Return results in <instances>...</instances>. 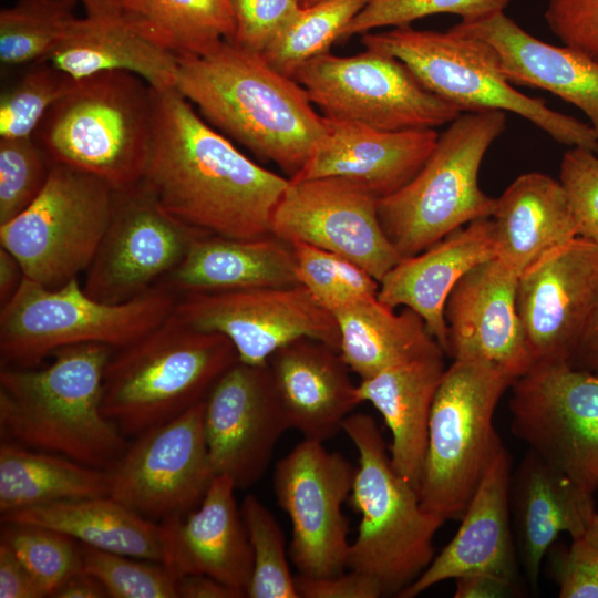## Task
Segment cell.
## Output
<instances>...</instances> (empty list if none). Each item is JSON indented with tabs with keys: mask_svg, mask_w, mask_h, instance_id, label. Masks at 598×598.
Instances as JSON below:
<instances>
[{
	"mask_svg": "<svg viewBox=\"0 0 598 598\" xmlns=\"http://www.w3.org/2000/svg\"><path fill=\"white\" fill-rule=\"evenodd\" d=\"M142 181L174 217L233 238L271 235L289 185L214 130L177 90L153 89V130Z\"/></svg>",
	"mask_w": 598,
	"mask_h": 598,
	"instance_id": "1",
	"label": "cell"
},
{
	"mask_svg": "<svg viewBox=\"0 0 598 598\" xmlns=\"http://www.w3.org/2000/svg\"><path fill=\"white\" fill-rule=\"evenodd\" d=\"M176 90L213 126L290 177L327 132L324 116L293 78L228 40L178 58Z\"/></svg>",
	"mask_w": 598,
	"mask_h": 598,
	"instance_id": "2",
	"label": "cell"
},
{
	"mask_svg": "<svg viewBox=\"0 0 598 598\" xmlns=\"http://www.w3.org/2000/svg\"><path fill=\"white\" fill-rule=\"evenodd\" d=\"M114 350L82 343L56 350L42 368L2 367V441L111 471L130 445L102 409L105 368Z\"/></svg>",
	"mask_w": 598,
	"mask_h": 598,
	"instance_id": "3",
	"label": "cell"
},
{
	"mask_svg": "<svg viewBox=\"0 0 598 598\" xmlns=\"http://www.w3.org/2000/svg\"><path fill=\"white\" fill-rule=\"evenodd\" d=\"M238 361L225 336L195 329L175 313L111 355L102 409L126 436H138L205 401Z\"/></svg>",
	"mask_w": 598,
	"mask_h": 598,
	"instance_id": "4",
	"label": "cell"
},
{
	"mask_svg": "<svg viewBox=\"0 0 598 598\" xmlns=\"http://www.w3.org/2000/svg\"><path fill=\"white\" fill-rule=\"evenodd\" d=\"M342 431L358 451L349 497L360 522L348 567L375 578L384 596L398 597L435 557L434 536L446 520L427 512L416 489L395 472L371 415L351 413Z\"/></svg>",
	"mask_w": 598,
	"mask_h": 598,
	"instance_id": "5",
	"label": "cell"
},
{
	"mask_svg": "<svg viewBox=\"0 0 598 598\" xmlns=\"http://www.w3.org/2000/svg\"><path fill=\"white\" fill-rule=\"evenodd\" d=\"M153 130V87L111 71L78 80L44 115L33 138L51 162L95 175L114 189L143 177Z\"/></svg>",
	"mask_w": 598,
	"mask_h": 598,
	"instance_id": "6",
	"label": "cell"
},
{
	"mask_svg": "<svg viewBox=\"0 0 598 598\" xmlns=\"http://www.w3.org/2000/svg\"><path fill=\"white\" fill-rule=\"evenodd\" d=\"M361 43L402 61L427 90L462 113H515L558 143L598 154V138L589 123L516 90L504 76L495 50L478 38L452 29L440 32L403 25L363 33Z\"/></svg>",
	"mask_w": 598,
	"mask_h": 598,
	"instance_id": "7",
	"label": "cell"
},
{
	"mask_svg": "<svg viewBox=\"0 0 598 598\" xmlns=\"http://www.w3.org/2000/svg\"><path fill=\"white\" fill-rule=\"evenodd\" d=\"M505 127L506 112L461 113L439 135L415 177L378 200L381 226L401 259L492 216L496 198L481 189L478 173L487 150Z\"/></svg>",
	"mask_w": 598,
	"mask_h": 598,
	"instance_id": "8",
	"label": "cell"
},
{
	"mask_svg": "<svg viewBox=\"0 0 598 598\" xmlns=\"http://www.w3.org/2000/svg\"><path fill=\"white\" fill-rule=\"evenodd\" d=\"M514 379L481 360H453L432 403L419 485L422 506L461 519L486 470L505 447L494 425L497 404Z\"/></svg>",
	"mask_w": 598,
	"mask_h": 598,
	"instance_id": "9",
	"label": "cell"
},
{
	"mask_svg": "<svg viewBox=\"0 0 598 598\" xmlns=\"http://www.w3.org/2000/svg\"><path fill=\"white\" fill-rule=\"evenodd\" d=\"M177 296L158 286L125 302L89 296L79 278L49 288L27 277L0 310L2 367H37L56 350L82 343L124 348L166 321Z\"/></svg>",
	"mask_w": 598,
	"mask_h": 598,
	"instance_id": "10",
	"label": "cell"
},
{
	"mask_svg": "<svg viewBox=\"0 0 598 598\" xmlns=\"http://www.w3.org/2000/svg\"><path fill=\"white\" fill-rule=\"evenodd\" d=\"M114 188L102 178L52 162L47 183L18 216L0 225V247L24 277L49 288L86 271L109 226Z\"/></svg>",
	"mask_w": 598,
	"mask_h": 598,
	"instance_id": "11",
	"label": "cell"
},
{
	"mask_svg": "<svg viewBox=\"0 0 598 598\" xmlns=\"http://www.w3.org/2000/svg\"><path fill=\"white\" fill-rule=\"evenodd\" d=\"M292 78L323 116L378 130L435 128L462 113L427 90L402 61L373 49L349 56L323 53Z\"/></svg>",
	"mask_w": 598,
	"mask_h": 598,
	"instance_id": "12",
	"label": "cell"
},
{
	"mask_svg": "<svg viewBox=\"0 0 598 598\" xmlns=\"http://www.w3.org/2000/svg\"><path fill=\"white\" fill-rule=\"evenodd\" d=\"M511 430L582 492H598V374L535 362L511 385Z\"/></svg>",
	"mask_w": 598,
	"mask_h": 598,
	"instance_id": "13",
	"label": "cell"
},
{
	"mask_svg": "<svg viewBox=\"0 0 598 598\" xmlns=\"http://www.w3.org/2000/svg\"><path fill=\"white\" fill-rule=\"evenodd\" d=\"M205 233L169 214L142 179L114 189L111 219L83 288L104 302L135 299L162 286Z\"/></svg>",
	"mask_w": 598,
	"mask_h": 598,
	"instance_id": "14",
	"label": "cell"
},
{
	"mask_svg": "<svg viewBox=\"0 0 598 598\" xmlns=\"http://www.w3.org/2000/svg\"><path fill=\"white\" fill-rule=\"evenodd\" d=\"M355 467L323 442L303 439L275 468L279 506L292 525L290 558L299 574L338 575L348 567L350 544L342 504L349 497Z\"/></svg>",
	"mask_w": 598,
	"mask_h": 598,
	"instance_id": "15",
	"label": "cell"
},
{
	"mask_svg": "<svg viewBox=\"0 0 598 598\" xmlns=\"http://www.w3.org/2000/svg\"><path fill=\"white\" fill-rule=\"evenodd\" d=\"M174 313L189 327L228 338L238 361L249 365H265L301 338L340 348L334 316L301 285L182 295Z\"/></svg>",
	"mask_w": 598,
	"mask_h": 598,
	"instance_id": "16",
	"label": "cell"
},
{
	"mask_svg": "<svg viewBox=\"0 0 598 598\" xmlns=\"http://www.w3.org/2000/svg\"><path fill=\"white\" fill-rule=\"evenodd\" d=\"M216 476L204 431V401L147 430L110 471V495L135 513L183 516L204 498Z\"/></svg>",
	"mask_w": 598,
	"mask_h": 598,
	"instance_id": "17",
	"label": "cell"
},
{
	"mask_svg": "<svg viewBox=\"0 0 598 598\" xmlns=\"http://www.w3.org/2000/svg\"><path fill=\"white\" fill-rule=\"evenodd\" d=\"M378 200L342 177L289 178L270 233L289 245L305 243L348 258L380 282L401 258L381 226Z\"/></svg>",
	"mask_w": 598,
	"mask_h": 598,
	"instance_id": "18",
	"label": "cell"
},
{
	"mask_svg": "<svg viewBox=\"0 0 598 598\" xmlns=\"http://www.w3.org/2000/svg\"><path fill=\"white\" fill-rule=\"evenodd\" d=\"M517 311L535 362H568L598 301V244L577 236L518 277Z\"/></svg>",
	"mask_w": 598,
	"mask_h": 598,
	"instance_id": "19",
	"label": "cell"
},
{
	"mask_svg": "<svg viewBox=\"0 0 598 598\" xmlns=\"http://www.w3.org/2000/svg\"><path fill=\"white\" fill-rule=\"evenodd\" d=\"M287 430L266 364L237 361L204 401V431L213 470L228 476L237 489L248 488L264 476Z\"/></svg>",
	"mask_w": 598,
	"mask_h": 598,
	"instance_id": "20",
	"label": "cell"
},
{
	"mask_svg": "<svg viewBox=\"0 0 598 598\" xmlns=\"http://www.w3.org/2000/svg\"><path fill=\"white\" fill-rule=\"evenodd\" d=\"M519 274L498 258L467 271L447 297L445 354L488 362L514 380L534 364L517 311Z\"/></svg>",
	"mask_w": 598,
	"mask_h": 598,
	"instance_id": "21",
	"label": "cell"
},
{
	"mask_svg": "<svg viewBox=\"0 0 598 598\" xmlns=\"http://www.w3.org/2000/svg\"><path fill=\"white\" fill-rule=\"evenodd\" d=\"M511 464L504 447L483 475L454 537L399 598H414L442 581L473 573L518 581L519 559L509 508Z\"/></svg>",
	"mask_w": 598,
	"mask_h": 598,
	"instance_id": "22",
	"label": "cell"
},
{
	"mask_svg": "<svg viewBox=\"0 0 598 598\" xmlns=\"http://www.w3.org/2000/svg\"><path fill=\"white\" fill-rule=\"evenodd\" d=\"M324 118V136L301 171L290 179L342 177L363 186L378 199L411 182L439 138L434 128L383 131Z\"/></svg>",
	"mask_w": 598,
	"mask_h": 598,
	"instance_id": "23",
	"label": "cell"
},
{
	"mask_svg": "<svg viewBox=\"0 0 598 598\" xmlns=\"http://www.w3.org/2000/svg\"><path fill=\"white\" fill-rule=\"evenodd\" d=\"M236 489L228 476L216 475L197 507L162 520V564L177 579L207 575L246 595L252 555Z\"/></svg>",
	"mask_w": 598,
	"mask_h": 598,
	"instance_id": "24",
	"label": "cell"
},
{
	"mask_svg": "<svg viewBox=\"0 0 598 598\" xmlns=\"http://www.w3.org/2000/svg\"><path fill=\"white\" fill-rule=\"evenodd\" d=\"M266 365L289 429L305 439L333 437L360 403L339 351L321 341L297 339L274 352Z\"/></svg>",
	"mask_w": 598,
	"mask_h": 598,
	"instance_id": "25",
	"label": "cell"
},
{
	"mask_svg": "<svg viewBox=\"0 0 598 598\" xmlns=\"http://www.w3.org/2000/svg\"><path fill=\"white\" fill-rule=\"evenodd\" d=\"M509 508L519 565L532 588L558 536L584 537L597 511L595 496L529 448L512 471Z\"/></svg>",
	"mask_w": 598,
	"mask_h": 598,
	"instance_id": "26",
	"label": "cell"
},
{
	"mask_svg": "<svg viewBox=\"0 0 598 598\" xmlns=\"http://www.w3.org/2000/svg\"><path fill=\"white\" fill-rule=\"evenodd\" d=\"M451 29L492 45L504 76L513 85L546 90L578 107L598 138L597 62L570 47L533 37L504 12L461 21Z\"/></svg>",
	"mask_w": 598,
	"mask_h": 598,
	"instance_id": "27",
	"label": "cell"
},
{
	"mask_svg": "<svg viewBox=\"0 0 598 598\" xmlns=\"http://www.w3.org/2000/svg\"><path fill=\"white\" fill-rule=\"evenodd\" d=\"M495 257L491 217L473 220L420 254L402 258L379 282L378 299L393 309L415 311L445 353L448 295L467 271Z\"/></svg>",
	"mask_w": 598,
	"mask_h": 598,
	"instance_id": "28",
	"label": "cell"
},
{
	"mask_svg": "<svg viewBox=\"0 0 598 598\" xmlns=\"http://www.w3.org/2000/svg\"><path fill=\"white\" fill-rule=\"evenodd\" d=\"M300 285L289 244L268 235L233 238L198 236L178 267L162 283L177 297L250 288Z\"/></svg>",
	"mask_w": 598,
	"mask_h": 598,
	"instance_id": "29",
	"label": "cell"
},
{
	"mask_svg": "<svg viewBox=\"0 0 598 598\" xmlns=\"http://www.w3.org/2000/svg\"><path fill=\"white\" fill-rule=\"evenodd\" d=\"M491 219L496 258L519 275L553 248L578 236L563 184L539 172L516 177L495 199Z\"/></svg>",
	"mask_w": 598,
	"mask_h": 598,
	"instance_id": "30",
	"label": "cell"
},
{
	"mask_svg": "<svg viewBox=\"0 0 598 598\" xmlns=\"http://www.w3.org/2000/svg\"><path fill=\"white\" fill-rule=\"evenodd\" d=\"M443 357L406 362L361 380L357 385L359 402L371 403L391 432L389 454L393 468L416 492L425 457L432 403L446 369Z\"/></svg>",
	"mask_w": 598,
	"mask_h": 598,
	"instance_id": "31",
	"label": "cell"
},
{
	"mask_svg": "<svg viewBox=\"0 0 598 598\" xmlns=\"http://www.w3.org/2000/svg\"><path fill=\"white\" fill-rule=\"evenodd\" d=\"M45 60L74 80L123 71L155 90L174 89L177 83L178 58L142 35L123 17L79 18Z\"/></svg>",
	"mask_w": 598,
	"mask_h": 598,
	"instance_id": "32",
	"label": "cell"
},
{
	"mask_svg": "<svg viewBox=\"0 0 598 598\" xmlns=\"http://www.w3.org/2000/svg\"><path fill=\"white\" fill-rule=\"evenodd\" d=\"M1 523L42 526L95 549L163 563L161 524L111 496L31 507L1 515Z\"/></svg>",
	"mask_w": 598,
	"mask_h": 598,
	"instance_id": "33",
	"label": "cell"
},
{
	"mask_svg": "<svg viewBox=\"0 0 598 598\" xmlns=\"http://www.w3.org/2000/svg\"><path fill=\"white\" fill-rule=\"evenodd\" d=\"M395 309L378 298L338 310L339 353L361 380L417 359L445 354L412 309Z\"/></svg>",
	"mask_w": 598,
	"mask_h": 598,
	"instance_id": "34",
	"label": "cell"
},
{
	"mask_svg": "<svg viewBox=\"0 0 598 598\" xmlns=\"http://www.w3.org/2000/svg\"><path fill=\"white\" fill-rule=\"evenodd\" d=\"M110 482V471L1 441V515L58 502L109 496Z\"/></svg>",
	"mask_w": 598,
	"mask_h": 598,
	"instance_id": "35",
	"label": "cell"
},
{
	"mask_svg": "<svg viewBox=\"0 0 598 598\" xmlns=\"http://www.w3.org/2000/svg\"><path fill=\"white\" fill-rule=\"evenodd\" d=\"M122 16L142 35L177 58L230 40V0H121Z\"/></svg>",
	"mask_w": 598,
	"mask_h": 598,
	"instance_id": "36",
	"label": "cell"
},
{
	"mask_svg": "<svg viewBox=\"0 0 598 598\" xmlns=\"http://www.w3.org/2000/svg\"><path fill=\"white\" fill-rule=\"evenodd\" d=\"M79 0H17L0 11V61L6 66L45 60L79 19Z\"/></svg>",
	"mask_w": 598,
	"mask_h": 598,
	"instance_id": "37",
	"label": "cell"
},
{
	"mask_svg": "<svg viewBox=\"0 0 598 598\" xmlns=\"http://www.w3.org/2000/svg\"><path fill=\"white\" fill-rule=\"evenodd\" d=\"M368 1L321 0L302 6L262 52V58L274 69L292 78L300 65L329 52Z\"/></svg>",
	"mask_w": 598,
	"mask_h": 598,
	"instance_id": "38",
	"label": "cell"
},
{
	"mask_svg": "<svg viewBox=\"0 0 598 598\" xmlns=\"http://www.w3.org/2000/svg\"><path fill=\"white\" fill-rule=\"evenodd\" d=\"M297 278L331 313L378 298L379 281L348 258L305 244H290Z\"/></svg>",
	"mask_w": 598,
	"mask_h": 598,
	"instance_id": "39",
	"label": "cell"
},
{
	"mask_svg": "<svg viewBox=\"0 0 598 598\" xmlns=\"http://www.w3.org/2000/svg\"><path fill=\"white\" fill-rule=\"evenodd\" d=\"M252 555V571L246 597L299 598L286 555L283 532L275 516L252 494L240 505Z\"/></svg>",
	"mask_w": 598,
	"mask_h": 598,
	"instance_id": "40",
	"label": "cell"
},
{
	"mask_svg": "<svg viewBox=\"0 0 598 598\" xmlns=\"http://www.w3.org/2000/svg\"><path fill=\"white\" fill-rule=\"evenodd\" d=\"M0 543L7 545L34 577L47 597L83 570L82 546L51 528L2 523Z\"/></svg>",
	"mask_w": 598,
	"mask_h": 598,
	"instance_id": "41",
	"label": "cell"
},
{
	"mask_svg": "<svg viewBox=\"0 0 598 598\" xmlns=\"http://www.w3.org/2000/svg\"><path fill=\"white\" fill-rule=\"evenodd\" d=\"M76 81L47 60L32 63V68L1 94L0 137L33 136L47 112Z\"/></svg>",
	"mask_w": 598,
	"mask_h": 598,
	"instance_id": "42",
	"label": "cell"
},
{
	"mask_svg": "<svg viewBox=\"0 0 598 598\" xmlns=\"http://www.w3.org/2000/svg\"><path fill=\"white\" fill-rule=\"evenodd\" d=\"M82 546L83 570L112 598H178L177 578L162 563Z\"/></svg>",
	"mask_w": 598,
	"mask_h": 598,
	"instance_id": "43",
	"label": "cell"
},
{
	"mask_svg": "<svg viewBox=\"0 0 598 598\" xmlns=\"http://www.w3.org/2000/svg\"><path fill=\"white\" fill-rule=\"evenodd\" d=\"M511 0H369L346 27L340 40L383 27H403L433 14L451 13L473 22L504 12Z\"/></svg>",
	"mask_w": 598,
	"mask_h": 598,
	"instance_id": "44",
	"label": "cell"
},
{
	"mask_svg": "<svg viewBox=\"0 0 598 598\" xmlns=\"http://www.w3.org/2000/svg\"><path fill=\"white\" fill-rule=\"evenodd\" d=\"M51 165L33 136L0 137V225L18 216L37 198Z\"/></svg>",
	"mask_w": 598,
	"mask_h": 598,
	"instance_id": "45",
	"label": "cell"
},
{
	"mask_svg": "<svg viewBox=\"0 0 598 598\" xmlns=\"http://www.w3.org/2000/svg\"><path fill=\"white\" fill-rule=\"evenodd\" d=\"M235 45L262 54L301 9L300 0H230Z\"/></svg>",
	"mask_w": 598,
	"mask_h": 598,
	"instance_id": "46",
	"label": "cell"
},
{
	"mask_svg": "<svg viewBox=\"0 0 598 598\" xmlns=\"http://www.w3.org/2000/svg\"><path fill=\"white\" fill-rule=\"evenodd\" d=\"M559 181L569 197L578 236L598 244V154L569 147L560 163Z\"/></svg>",
	"mask_w": 598,
	"mask_h": 598,
	"instance_id": "47",
	"label": "cell"
},
{
	"mask_svg": "<svg viewBox=\"0 0 598 598\" xmlns=\"http://www.w3.org/2000/svg\"><path fill=\"white\" fill-rule=\"evenodd\" d=\"M544 17L564 45L598 63V0H549Z\"/></svg>",
	"mask_w": 598,
	"mask_h": 598,
	"instance_id": "48",
	"label": "cell"
},
{
	"mask_svg": "<svg viewBox=\"0 0 598 598\" xmlns=\"http://www.w3.org/2000/svg\"><path fill=\"white\" fill-rule=\"evenodd\" d=\"M551 569L559 598H598V546L585 537L556 551Z\"/></svg>",
	"mask_w": 598,
	"mask_h": 598,
	"instance_id": "49",
	"label": "cell"
},
{
	"mask_svg": "<svg viewBox=\"0 0 598 598\" xmlns=\"http://www.w3.org/2000/svg\"><path fill=\"white\" fill-rule=\"evenodd\" d=\"M299 598H378L383 595L372 576L351 569L327 577L295 576Z\"/></svg>",
	"mask_w": 598,
	"mask_h": 598,
	"instance_id": "50",
	"label": "cell"
},
{
	"mask_svg": "<svg viewBox=\"0 0 598 598\" xmlns=\"http://www.w3.org/2000/svg\"><path fill=\"white\" fill-rule=\"evenodd\" d=\"M43 589L12 550L0 543V598H43Z\"/></svg>",
	"mask_w": 598,
	"mask_h": 598,
	"instance_id": "51",
	"label": "cell"
},
{
	"mask_svg": "<svg viewBox=\"0 0 598 598\" xmlns=\"http://www.w3.org/2000/svg\"><path fill=\"white\" fill-rule=\"evenodd\" d=\"M455 598H506L523 594L518 581L491 573H473L457 577Z\"/></svg>",
	"mask_w": 598,
	"mask_h": 598,
	"instance_id": "52",
	"label": "cell"
},
{
	"mask_svg": "<svg viewBox=\"0 0 598 598\" xmlns=\"http://www.w3.org/2000/svg\"><path fill=\"white\" fill-rule=\"evenodd\" d=\"M177 595L182 598H241L246 595L224 582L202 574H188L177 579Z\"/></svg>",
	"mask_w": 598,
	"mask_h": 598,
	"instance_id": "53",
	"label": "cell"
},
{
	"mask_svg": "<svg viewBox=\"0 0 598 598\" xmlns=\"http://www.w3.org/2000/svg\"><path fill=\"white\" fill-rule=\"evenodd\" d=\"M569 364L598 374V301Z\"/></svg>",
	"mask_w": 598,
	"mask_h": 598,
	"instance_id": "54",
	"label": "cell"
},
{
	"mask_svg": "<svg viewBox=\"0 0 598 598\" xmlns=\"http://www.w3.org/2000/svg\"><path fill=\"white\" fill-rule=\"evenodd\" d=\"M55 598H104L107 594L103 585L92 575L82 570L54 594Z\"/></svg>",
	"mask_w": 598,
	"mask_h": 598,
	"instance_id": "55",
	"label": "cell"
},
{
	"mask_svg": "<svg viewBox=\"0 0 598 598\" xmlns=\"http://www.w3.org/2000/svg\"><path fill=\"white\" fill-rule=\"evenodd\" d=\"M24 278L18 259L7 249L0 247V302L6 305L16 293Z\"/></svg>",
	"mask_w": 598,
	"mask_h": 598,
	"instance_id": "56",
	"label": "cell"
},
{
	"mask_svg": "<svg viewBox=\"0 0 598 598\" xmlns=\"http://www.w3.org/2000/svg\"><path fill=\"white\" fill-rule=\"evenodd\" d=\"M86 10V16L95 18H121V0H79Z\"/></svg>",
	"mask_w": 598,
	"mask_h": 598,
	"instance_id": "57",
	"label": "cell"
},
{
	"mask_svg": "<svg viewBox=\"0 0 598 598\" xmlns=\"http://www.w3.org/2000/svg\"><path fill=\"white\" fill-rule=\"evenodd\" d=\"M584 537L591 544L598 546V511H596Z\"/></svg>",
	"mask_w": 598,
	"mask_h": 598,
	"instance_id": "58",
	"label": "cell"
},
{
	"mask_svg": "<svg viewBox=\"0 0 598 598\" xmlns=\"http://www.w3.org/2000/svg\"><path fill=\"white\" fill-rule=\"evenodd\" d=\"M318 1H321V0H302L301 4L303 7H306V6L313 4V3L318 2Z\"/></svg>",
	"mask_w": 598,
	"mask_h": 598,
	"instance_id": "59",
	"label": "cell"
},
{
	"mask_svg": "<svg viewBox=\"0 0 598 598\" xmlns=\"http://www.w3.org/2000/svg\"><path fill=\"white\" fill-rule=\"evenodd\" d=\"M302 2V0H300Z\"/></svg>",
	"mask_w": 598,
	"mask_h": 598,
	"instance_id": "60",
	"label": "cell"
}]
</instances>
